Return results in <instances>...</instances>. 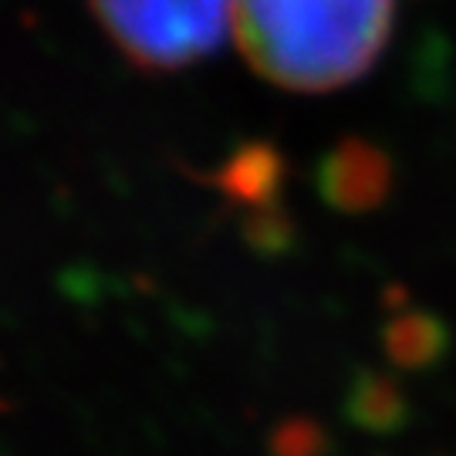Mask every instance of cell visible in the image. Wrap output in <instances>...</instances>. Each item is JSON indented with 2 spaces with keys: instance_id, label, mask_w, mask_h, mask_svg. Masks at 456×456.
<instances>
[{
  "instance_id": "obj_3",
  "label": "cell",
  "mask_w": 456,
  "mask_h": 456,
  "mask_svg": "<svg viewBox=\"0 0 456 456\" xmlns=\"http://www.w3.org/2000/svg\"><path fill=\"white\" fill-rule=\"evenodd\" d=\"M318 190L338 213H372L392 190V163L362 135H345L318 169Z\"/></svg>"
},
{
  "instance_id": "obj_6",
  "label": "cell",
  "mask_w": 456,
  "mask_h": 456,
  "mask_svg": "<svg viewBox=\"0 0 456 456\" xmlns=\"http://www.w3.org/2000/svg\"><path fill=\"white\" fill-rule=\"evenodd\" d=\"M247 237L250 244L264 247V250H277L291 240V224H288V213L281 207H261V210H250L247 220Z\"/></svg>"
},
{
  "instance_id": "obj_4",
  "label": "cell",
  "mask_w": 456,
  "mask_h": 456,
  "mask_svg": "<svg viewBox=\"0 0 456 456\" xmlns=\"http://www.w3.org/2000/svg\"><path fill=\"white\" fill-rule=\"evenodd\" d=\"M210 180L220 193L247 207V210L274 207L281 183H284V159L271 142H247L213 173Z\"/></svg>"
},
{
  "instance_id": "obj_2",
  "label": "cell",
  "mask_w": 456,
  "mask_h": 456,
  "mask_svg": "<svg viewBox=\"0 0 456 456\" xmlns=\"http://www.w3.org/2000/svg\"><path fill=\"white\" fill-rule=\"evenodd\" d=\"M135 68L176 71L207 58L230 31V0H88Z\"/></svg>"
},
{
  "instance_id": "obj_5",
  "label": "cell",
  "mask_w": 456,
  "mask_h": 456,
  "mask_svg": "<svg viewBox=\"0 0 456 456\" xmlns=\"http://www.w3.org/2000/svg\"><path fill=\"white\" fill-rule=\"evenodd\" d=\"M389 348L399 362H423L440 348V328L423 314L399 318L389 328Z\"/></svg>"
},
{
  "instance_id": "obj_1",
  "label": "cell",
  "mask_w": 456,
  "mask_h": 456,
  "mask_svg": "<svg viewBox=\"0 0 456 456\" xmlns=\"http://www.w3.org/2000/svg\"><path fill=\"white\" fill-rule=\"evenodd\" d=\"M395 0H230V34L261 78L331 92L379 61Z\"/></svg>"
}]
</instances>
